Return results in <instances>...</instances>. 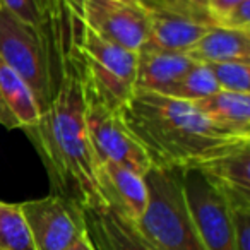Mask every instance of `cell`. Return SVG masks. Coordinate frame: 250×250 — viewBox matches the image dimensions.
Returning a JSON list of instances; mask_svg holds the SVG:
<instances>
[{"mask_svg": "<svg viewBox=\"0 0 250 250\" xmlns=\"http://www.w3.org/2000/svg\"><path fill=\"white\" fill-rule=\"evenodd\" d=\"M194 106L219 129L250 137V94L218 89L211 96L195 101Z\"/></svg>", "mask_w": 250, "mask_h": 250, "instance_id": "obj_15", "label": "cell"}, {"mask_svg": "<svg viewBox=\"0 0 250 250\" xmlns=\"http://www.w3.org/2000/svg\"><path fill=\"white\" fill-rule=\"evenodd\" d=\"M188 2H192L195 5H201V7H206V0H188Z\"/></svg>", "mask_w": 250, "mask_h": 250, "instance_id": "obj_26", "label": "cell"}, {"mask_svg": "<svg viewBox=\"0 0 250 250\" xmlns=\"http://www.w3.org/2000/svg\"><path fill=\"white\" fill-rule=\"evenodd\" d=\"M35 250H65L86 235L84 209L57 194L21 202Z\"/></svg>", "mask_w": 250, "mask_h": 250, "instance_id": "obj_10", "label": "cell"}, {"mask_svg": "<svg viewBox=\"0 0 250 250\" xmlns=\"http://www.w3.org/2000/svg\"><path fill=\"white\" fill-rule=\"evenodd\" d=\"M69 36L48 35L0 7V59L24 79L42 111L62 79Z\"/></svg>", "mask_w": 250, "mask_h": 250, "instance_id": "obj_4", "label": "cell"}, {"mask_svg": "<svg viewBox=\"0 0 250 250\" xmlns=\"http://www.w3.org/2000/svg\"><path fill=\"white\" fill-rule=\"evenodd\" d=\"M206 65L211 70L218 89L250 94V60H229Z\"/></svg>", "mask_w": 250, "mask_h": 250, "instance_id": "obj_20", "label": "cell"}, {"mask_svg": "<svg viewBox=\"0 0 250 250\" xmlns=\"http://www.w3.org/2000/svg\"><path fill=\"white\" fill-rule=\"evenodd\" d=\"M87 28L103 38L139 52L147 40V12L137 0H65Z\"/></svg>", "mask_w": 250, "mask_h": 250, "instance_id": "obj_7", "label": "cell"}, {"mask_svg": "<svg viewBox=\"0 0 250 250\" xmlns=\"http://www.w3.org/2000/svg\"><path fill=\"white\" fill-rule=\"evenodd\" d=\"M144 182L147 206L136 228L151 250H206L185 202L182 171L153 167Z\"/></svg>", "mask_w": 250, "mask_h": 250, "instance_id": "obj_5", "label": "cell"}, {"mask_svg": "<svg viewBox=\"0 0 250 250\" xmlns=\"http://www.w3.org/2000/svg\"><path fill=\"white\" fill-rule=\"evenodd\" d=\"M67 55L79 76L86 98L120 111L134 96L137 52L100 36L72 11H69Z\"/></svg>", "mask_w": 250, "mask_h": 250, "instance_id": "obj_3", "label": "cell"}, {"mask_svg": "<svg viewBox=\"0 0 250 250\" xmlns=\"http://www.w3.org/2000/svg\"><path fill=\"white\" fill-rule=\"evenodd\" d=\"M26 134L45 165L52 194L83 209L104 206L98 185L100 163L87 136L83 84L69 55L52 101Z\"/></svg>", "mask_w": 250, "mask_h": 250, "instance_id": "obj_1", "label": "cell"}, {"mask_svg": "<svg viewBox=\"0 0 250 250\" xmlns=\"http://www.w3.org/2000/svg\"><path fill=\"white\" fill-rule=\"evenodd\" d=\"M53 5H55L57 9H60V11H65L67 5H65V0H50Z\"/></svg>", "mask_w": 250, "mask_h": 250, "instance_id": "obj_25", "label": "cell"}, {"mask_svg": "<svg viewBox=\"0 0 250 250\" xmlns=\"http://www.w3.org/2000/svg\"><path fill=\"white\" fill-rule=\"evenodd\" d=\"M84 100L87 136L98 163H113L144 177L153 163L139 141L125 127L120 111L110 110L86 96Z\"/></svg>", "mask_w": 250, "mask_h": 250, "instance_id": "obj_6", "label": "cell"}, {"mask_svg": "<svg viewBox=\"0 0 250 250\" xmlns=\"http://www.w3.org/2000/svg\"><path fill=\"white\" fill-rule=\"evenodd\" d=\"M216 91H218V84H216L209 67L206 63L195 62L165 96L195 103V101L214 94Z\"/></svg>", "mask_w": 250, "mask_h": 250, "instance_id": "obj_19", "label": "cell"}, {"mask_svg": "<svg viewBox=\"0 0 250 250\" xmlns=\"http://www.w3.org/2000/svg\"><path fill=\"white\" fill-rule=\"evenodd\" d=\"M137 2H143V0H137Z\"/></svg>", "mask_w": 250, "mask_h": 250, "instance_id": "obj_27", "label": "cell"}, {"mask_svg": "<svg viewBox=\"0 0 250 250\" xmlns=\"http://www.w3.org/2000/svg\"><path fill=\"white\" fill-rule=\"evenodd\" d=\"M98 185L104 206L132 223L143 218L147 206V187L143 175L113 163H100Z\"/></svg>", "mask_w": 250, "mask_h": 250, "instance_id": "obj_11", "label": "cell"}, {"mask_svg": "<svg viewBox=\"0 0 250 250\" xmlns=\"http://www.w3.org/2000/svg\"><path fill=\"white\" fill-rule=\"evenodd\" d=\"M84 223L96 250H151L136 223L108 206L84 209Z\"/></svg>", "mask_w": 250, "mask_h": 250, "instance_id": "obj_13", "label": "cell"}, {"mask_svg": "<svg viewBox=\"0 0 250 250\" xmlns=\"http://www.w3.org/2000/svg\"><path fill=\"white\" fill-rule=\"evenodd\" d=\"M194 63L185 53L168 52L144 43L137 52L136 91L167 94Z\"/></svg>", "mask_w": 250, "mask_h": 250, "instance_id": "obj_12", "label": "cell"}, {"mask_svg": "<svg viewBox=\"0 0 250 250\" xmlns=\"http://www.w3.org/2000/svg\"><path fill=\"white\" fill-rule=\"evenodd\" d=\"M125 127L149 156L154 168L190 170L250 146V137L216 127L194 103L147 91H136L120 110Z\"/></svg>", "mask_w": 250, "mask_h": 250, "instance_id": "obj_2", "label": "cell"}, {"mask_svg": "<svg viewBox=\"0 0 250 250\" xmlns=\"http://www.w3.org/2000/svg\"><path fill=\"white\" fill-rule=\"evenodd\" d=\"M216 26L236 31H250V0H243L235 9L223 16Z\"/></svg>", "mask_w": 250, "mask_h": 250, "instance_id": "obj_22", "label": "cell"}, {"mask_svg": "<svg viewBox=\"0 0 250 250\" xmlns=\"http://www.w3.org/2000/svg\"><path fill=\"white\" fill-rule=\"evenodd\" d=\"M202 173L219 188L250 195V146L204 165Z\"/></svg>", "mask_w": 250, "mask_h": 250, "instance_id": "obj_17", "label": "cell"}, {"mask_svg": "<svg viewBox=\"0 0 250 250\" xmlns=\"http://www.w3.org/2000/svg\"><path fill=\"white\" fill-rule=\"evenodd\" d=\"M147 12L146 43L168 52L185 53L212 28L206 7L188 0H143Z\"/></svg>", "mask_w": 250, "mask_h": 250, "instance_id": "obj_8", "label": "cell"}, {"mask_svg": "<svg viewBox=\"0 0 250 250\" xmlns=\"http://www.w3.org/2000/svg\"><path fill=\"white\" fill-rule=\"evenodd\" d=\"M188 212L206 250H236L228 204L221 190L199 168L182 171Z\"/></svg>", "mask_w": 250, "mask_h": 250, "instance_id": "obj_9", "label": "cell"}, {"mask_svg": "<svg viewBox=\"0 0 250 250\" xmlns=\"http://www.w3.org/2000/svg\"><path fill=\"white\" fill-rule=\"evenodd\" d=\"M42 108L16 70L0 59V124L7 129H29L38 124Z\"/></svg>", "mask_w": 250, "mask_h": 250, "instance_id": "obj_14", "label": "cell"}, {"mask_svg": "<svg viewBox=\"0 0 250 250\" xmlns=\"http://www.w3.org/2000/svg\"><path fill=\"white\" fill-rule=\"evenodd\" d=\"M0 250H35L21 204L0 201Z\"/></svg>", "mask_w": 250, "mask_h": 250, "instance_id": "obj_18", "label": "cell"}, {"mask_svg": "<svg viewBox=\"0 0 250 250\" xmlns=\"http://www.w3.org/2000/svg\"><path fill=\"white\" fill-rule=\"evenodd\" d=\"M221 194L228 204L236 250H250V195L233 190H221Z\"/></svg>", "mask_w": 250, "mask_h": 250, "instance_id": "obj_21", "label": "cell"}, {"mask_svg": "<svg viewBox=\"0 0 250 250\" xmlns=\"http://www.w3.org/2000/svg\"><path fill=\"white\" fill-rule=\"evenodd\" d=\"M65 250H96L93 247V243H91L89 236H87V233L83 236V238H79L77 242H74L70 247H67Z\"/></svg>", "mask_w": 250, "mask_h": 250, "instance_id": "obj_24", "label": "cell"}, {"mask_svg": "<svg viewBox=\"0 0 250 250\" xmlns=\"http://www.w3.org/2000/svg\"><path fill=\"white\" fill-rule=\"evenodd\" d=\"M240 2H243V0H206V12H208L212 24L216 26L219 19L228 14L231 9H235Z\"/></svg>", "mask_w": 250, "mask_h": 250, "instance_id": "obj_23", "label": "cell"}, {"mask_svg": "<svg viewBox=\"0 0 250 250\" xmlns=\"http://www.w3.org/2000/svg\"><path fill=\"white\" fill-rule=\"evenodd\" d=\"M185 55L197 63L250 60V31L212 26Z\"/></svg>", "mask_w": 250, "mask_h": 250, "instance_id": "obj_16", "label": "cell"}]
</instances>
